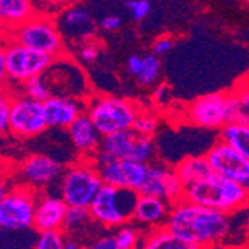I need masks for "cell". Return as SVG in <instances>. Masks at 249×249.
<instances>
[{
	"label": "cell",
	"mask_w": 249,
	"mask_h": 249,
	"mask_svg": "<svg viewBox=\"0 0 249 249\" xmlns=\"http://www.w3.org/2000/svg\"><path fill=\"white\" fill-rule=\"evenodd\" d=\"M164 227L201 249H211L230 236L231 221L227 213L180 198L172 205Z\"/></svg>",
	"instance_id": "cell-1"
},
{
	"label": "cell",
	"mask_w": 249,
	"mask_h": 249,
	"mask_svg": "<svg viewBox=\"0 0 249 249\" xmlns=\"http://www.w3.org/2000/svg\"><path fill=\"white\" fill-rule=\"evenodd\" d=\"M184 198L194 205L233 215L249 206V194L245 188L230 179L212 173L197 184L185 187Z\"/></svg>",
	"instance_id": "cell-2"
},
{
	"label": "cell",
	"mask_w": 249,
	"mask_h": 249,
	"mask_svg": "<svg viewBox=\"0 0 249 249\" xmlns=\"http://www.w3.org/2000/svg\"><path fill=\"white\" fill-rule=\"evenodd\" d=\"M103 185V179L94 161L79 158L64 169L58 180V196L69 208L88 209Z\"/></svg>",
	"instance_id": "cell-3"
},
{
	"label": "cell",
	"mask_w": 249,
	"mask_h": 249,
	"mask_svg": "<svg viewBox=\"0 0 249 249\" xmlns=\"http://www.w3.org/2000/svg\"><path fill=\"white\" fill-rule=\"evenodd\" d=\"M141 110L133 100L115 96H94L85 102V114L102 138L133 128Z\"/></svg>",
	"instance_id": "cell-4"
},
{
	"label": "cell",
	"mask_w": 249,
	"mask_h": 249,
	"mask_svg": "<svg viewBox=\"0 0 249 249\" xmlns=\"http://www.w3.org/2000/svg\"><path fill=\"white\" fill-rule=\"evenodd\" d=\"M9 40L54 58L60 57L64 51L63 35L55 19L48 14L36 12L32 15L27 21L9 32Z\"/></svg>",
	"instance_id": "cell-5"
},
{
	"label": "cell",
	"mask_w": 249,
	"mask_h": 249,
	"mask_svg": "<svg viewBox=\"0 0 249 249\" xmlns=\"http://www.w3.org/2000/svg\"><path fill=\"white\" fill-rule=\"evenodd\" d=\"M136 198L138 194L134 191L103 185L88 211L93 222L100 227L118 230L131 222Z\"/></svg>",
	"instance_id": "cell-6"
},
{
	"label": "cell",
	"mask_w": 249,
	"mask_h": 249,
	"mask_svg": "<svg viewBox=\"0 0 249 249\" xmlns=\"http://www.w3.org/2000/svg\"><path fill=\"white\" fill-rule=\"evenodd\" d=\"M236 102L233 93H211L197 97L187 109V118L196 127L221 130L234 121Z\"/></svg>",
	"instance_id": "cell-7"
},
{
	"label": "cell",
	"mask_w": 249,
	"mask_h": 249,
	"mask_svg": "<svg viewBox=\"0 0 249 249\" xmlns=\"http://www.w3.org/2000/svg\"><path fill=\"white\" fill-rule=\"evenodd\" d=\"M37 197L39 193L24 184L12 185L0 205V229L8 231L32 229Z\"/></svg>",
	"instance_id": "cell-8"
},
{
	"label": "cell",
	"mask_w": 249,
	"mask_h": 249,
	"mask_svg": "<svg viewBox=\"0 0 249 249\" xmlns=\"http://www.w3.org/2000/svg\"><path fill=\"white\" fill-rule=\"evenodd\" d=\"M55 58L30 48L22 47L12 40L6 43V72L8 81L14 84H26L27 81L42 76L50 69Z\"/></svg>",
	"instance_id": "cell-9"
},
{
	"label": "cell",
	"mask_w": 249,
	"mask_h": 249,
	"mask_svg": "<svg viewBox=\"0 0 249 249\" xmlns=\"http://www.w3.org/2000/svg\"><path fill=\"white\" fill-rule=\"evenodd\" d=\"M100 149L106 151L117 160L149 164L155 158L154 139L133 128L106 136L102 141Z\"/></svg>",
	"instance_id": "cell-10"
},
{
	"label": "cell",
	"mask_w": 249,
	"mask_h": 249,
	"mask_svg": "<svg viewBox=\"0 0 249 249\" xmlns=\"http://www.w3.org/2000/svg\"><path fill=\"white\" fill-rule=\"evenodd\" d=\"M48 128L43 105L24 94H14L9 115V133L18 139H30Z\"/></svg>",
	"instance_id": "cell-11"
},
{
	"label": "cell",
	"mask_w": 249,
	"mask_h": 249,
	"mask_svg": "<svg viewBox=\"0 0 249 249\" xmlns=\"http://www.w3.org/2000/svg\"><path fill=\"white\" fill-rule=\"evenodd\" d=\"M205 155L215 175L242 185L249 194V160L221 141H216Z\"/></svg>",
	"instance_id": "cell-12"
},
{
	"label": "cell",
	"mask_w": 249,
	"mask_h": 249,
	"mask_svg": "<svg viewBox=\"0 0 249 249\" xmlns=\"http://www.w3.org/2000/svg\"><path fill=\"white\" fill-rule=\"evenodd\" d=\"M184 190L185 187L179 180L173 167L164 163L152 161L148 166V175L138 191V196L157 197L173 205L184 198Z\"/></svg>",
	"instance_id": "cell-13"
},
{
	"label": "cell",
	"mask_w": 249,
	"mask_h": 249,
	"mask_svg": "<svg viewBox=\"0 0 249 249\" xmlns=\"http://www.w3.org/2000/svg\"><path fill=\"white\" fill-rule=\"evenodd\" d=\"M63 172V164L54 158L43 154H32L19 164V184H24L37 193H43L45 188L58 182Z\"/></svg>",
	"instance_id": "cell-14"
},
{
	"label": "cell",
	"mask_w": 249,
	"mask_h": 249,
	"mask_svg": "<svg viewBox=\"0 0 249 249\" xmlns=\"http://www.w3.org/2000/svg\"><path fill=\"white\" fill-rule=\"evenodd\" d=\"M148 166L149 164L145 163L110 158L109 161L97 166V169L105 185L115 187L120 190H130L138 194L148 175Z\"/></svg>",
	"instance_id": "cell-15"
},
{
	"label": "cell",
	"mask_w": 249,
	"mask_h": 249,
	"mask_svg": "<svg viewBox=\"0 0 249 249\" xmlns=\"http://www.w3.org/2000/svg\"><path fill=\"white\" fill-rule=\"evenodd\" d=\"M170 209L172 203L166 200L151 196H138L131 215V222L143 233L161 229L166 225Z\"/></svg>",
	"instance_id": "cell-16"
},
{
	"label": "cell",
	"mask_w": 249,
	"mask_h": 249,
	"mask_svg": "<svg viewBox=\"0 0 249 249\" xmlns=\"http://www.w3.org/2000/svg\"><path fill=\"white\" fill-rule=\"evenodd\" d=\"M43 115L48 127L67 130L82 114H85V102L75 97L51 96L43 103Z\"/></svg>",
	"instance_id": "cell-17"
},
{
	"label": "cell",
	"mask_w": 249,
	"mask_h": 249,
	"mask_svg": "<svg viewBox=\"0 0 249 249\" xmlns=\"http://www.w3.org/2000/svg\"><path fill=\"white\" fill-rule=\"evenodd\" d=\"M67 208L69 206L66 205L60 196L39 193L35 209L33 227L39 233L63 230Z\"/></svg>",
	"instance_id": "cell-18"
},
{
	"label": "cell",
	"mask_w": 249,
	"mask_h": 249,
	"mask_svg": "<svg viewBox=\"0 0 249 249\" xmlns=\"http://www.w3.org/2000/svg\"><path fill=\"white\" fill-rule=\"evenodd\" d=\"M67 136H69V141L79 158L93 160V157L100 151L103 138L87 114H82L67 128Z\"/></svg>",
	"instance_id": "cell-19"
},
{
	"label": "cell",
	"mask_w": 249,
	"mask_h": 249,
	"mask_svg": "<svg viewBox=\"0 0 249 249\" xmlns=\"http://www.w3.org/2000/svg\"><path fill=\"white\" fill-rule=\"evenodd\" d=\"M61 35L69 36L71 39L81 40L82 43L89 40L94 33V22L89 12L76 5H71L63 9L60 17L55 19Z\"/></svg>",
	"instance_id": "cell-20"
},
{
	"label": "cell",
	"mask_w": 249,
	"mask_h": 249,
	"mask_svg": "<svg viewBox=\"0 0 249 249\" xmlns=\"http://www.w3.org/2000/svg\"><path fill=\"white\" fill-rule=\"evenodd\" d=\"M173 169L184 187L197 184L213 173L206 155H188L173 166Z\"/></svg>",
	"instance_id": "cell-21"
},
{
	"label": "cell",
	"mask_w": 249,
	"mask_h": 249,
	"mask_svg": "<svg viewBox=\"0 0 249 249\" xmlns=\"http://www.w3.org/2000/svg\"><path fill=\"white\" fill-rule=\"evenodd\" d=\"M36 14L33 0H0V24L15 29Z\"/></svg>",
	"instance_id": "cell-22"
},
{
	"label": "cell",
	"mask_w": 249,
	"mask_h": 249,
	"mask_svg": "<svg viewBox=\"0 0 249 249\" xmlns=\"http://www.w3.org/2000/svg\"><path fill=\"white\" fill-rule=\"evenodd\" d=\"M141 249H201L194 243L178 237L166 227L143 233Z\"/></svg>",
	"instance_id": "cell-23"
},
{
	"label": "cell",
	"mask_w": 249,
	"mask_h": 249,
	"mask_svg": "<svg viewBox=\"0 0 249 249\" xmlns=\"http://www.w3.org/2000/svg\"><path fill=\"white\" fill-rule=\"evenodd\" d=\"M237 154L249 160V125L231 121L219 130V139Z\"/></svg>",
	"instance_id": "cell-24"
},
{
	"label": "cell",
	"mask_w": 249,
	"mask_h": 249,
	"mask_svg": "<svg viewBox=\"0 0 249 249\" xmlns=\"http://www.w3.org/2000/svg\"><path fill=\"white\" fill-rule=\"evenodd\" d=\"M160 73H161V64L158 57L154 54H146L142 57V69L136 78H138V82L142 87H152L157 84Z\"/></svg>",
	"instance_id": "cell-25"
},
{
	"label": "cell",
	"mask_w": 249,
	"mask_h": 249,
	"mask_svg": "<svg viewBox=\"0 0 249 249\" xmlns=\"http://www.w3.org/2000/svg\"><path fill=\"white\" fill-rule=\"evenodd\" d=\"M231 93L236 102L234 121L249 125V79L239 82Z\"/></svg>",
	"instance_id": "cell-26"
},
{
	"label": "cell",
	"mask_w": 249,
	"mask_h": 249,
	"mask_svg": "<svg viewBox=\"0 0 249 249\" xmlns=\"http://www.w3.org/2000/svg\"><path fill=\"white\" fill-rule=\"evenodd\" d=\"M114 237L121 249H136L141 248L143 231L139 227H136L133 222H128L115 231Z\"/></svg>",
	"instance_id": "cell-27"
},
{
	"label": "cell",
	"mask_w": 249,
	"mask_h": 249,
	"mask_svg": "<svg viewBox=\"0 0 249 249\" xmlns=\"http://www.w3.org/2000/svg\"><path fill=\"white\" fill-rule=\"evenodd\" d=\"M91 215L89 211L85 208H67L64 224H63V231L66 233H76L81 231L88 222H91Z\"/></svg>",
	"instance_id": "cell-28"
},
{
	"label": "cell",
	"mask_w": 249,
	"mask_h": 249,
	"mask_svg": "<svg viewBox=\"0 0 249 249\" xmlns=\"http://www.w3.org/2000/svg\"><path fill=\"white\" fill-rule=\"evenodd\" d=\"M21 88H22V94L33 100H37L40 103H43L45 100H48L51 97V91L47 82H45L43 76H36L27 81L26 84L21 85Z\"/></svg>",
	"instance_id": "cell-29"
},
{
	"label": "cell",
	"mask_w": 249,
	"mask_h": 249,
	"mask_svg": "<svg viewBox=\"0 0 249 249\" xmlns=\"http://www.w3.org/2000/svg\"><path fill=\"white\" fill-rule=\"evenodd\" d=\"M66 239L67 237L63 230L42 231L36 239L35 249H64Z\"/></svg>",
	"instance_id": "cell-30"
},
{
	"label": "cell",
	"mask_w": 249,
	"mask_h": 249,
	"mask_svg": "<svg viewBox=\"0 0 249 249\" xmlns=\"http://www.w3.org/2000/svg\"><path fill=\"white\" fill-rule=\"evenodd\" d=\"M158 125H160V121L158 118L154 115V112H149V110H141V114L138 115L134 121V125H133V130L139 131L141 134H145V136H152L157 133L158 130Z\"/></svg>",
	"instance_id": "cell-31"
},
{
	"label": "cell",
	"mask_w": 249,
	"mask_h": 249,
	"mask_svg": "<svg viewBox=\"0 0 249 249\" xmlns=\"http://www.w3.org/2000/svg\"><path fill=\"white\" fill-rule=\"evenodd\" d=\"M14 94L11 93V87L0 88V134L9 133V115L11 103Z\"/></svg>",
	"instance_id": "cell-32"
},
{
	"label": "cell",
	"mask_w": 249,
	"mask_h": 249,
	"mask_svg": "<svg viewBox=\"0 0 249 249\" xmlns=\"http://www.w3.org/2000/svg\"><path fill=\"white\" fill-rule=\"evenodd\" d=\"M125 6L130 11L131 17L138 21H142L151 11L149 0H127Z\"/></svg>",
	"instance_id": "cell-33"
},
{
	"label": "cell",
	"mask_w": 249,
	"mask_h": 249,
	"mask_svg": "<svg viewBox=\"0 0 249 249\" xmlns=\"http://www.w3.org/2000/svg\"><path fill=\"white\" fill-rule=\"evenodd\" d=\"M73 0H33L36 12L47 14V11H58L72 5Z\"/></svg>",
	"instance_id": "cell-34"
},
{
	"label": "cell",
	"mask_w": 249,
	"mask_h": 249,
	"mask_svg": "<svg viewBox=\"0 0 249 249\" xmlns=\"http://www.w3.org/2000/svg\"><path fill=\"white\" fill-rule=\"evenodd\" d=\"M84 249H121L114 237V234H102L93 240H89Z\"/></svg>",
	"instance_id": "cell-35"
},
{
	"label": "cell",
	"mask_w": 249,
	"mask_h": 249,
	"mask_svg": "<svg viewBox=\"0 0 249 249\" xmlns=\"http://www.w3.org/2000/svg\"><path fill=\"white\" fill-rule=\"evenodd\" d=\"M99 54H100L99 45L91 40L84 42L79 48V58L85 63H94L99 58Z\"/></svg>",
	"instance_id": "cell-36"
},
{
	"label": "cell",
	"mask_w": 249,
	"mask_h": 249,
	"mask_svg": "<svg viewBox=\"0 0 249 249\" xmlns=\"http://www.w3.org/2000/svg\"><path fill=\"white\" fill-rule=\"evenodd\" d=\"M173 47H175V40L172 39V37H169V36H163V37H160V39H157L155 42H154V45H152V54L154 55H163V54H166V53H169V51H172L173 50Z\"/></svg>",
	"instance_id": "cell-37"
},
{
	"label": "cell",
	"mask_w": 249,
	"mask_h": 249,
	"mask_svg": "<svg viewBox=\"0 0 249 249\" xmlns=\"http://www.w3.org/2000/svg\"><path fill=\"white\" fill-rule=\"evenodd\" d=\"M8 43V42H6ZM6 43H0V88H6L8 85V72H6Z\"/></svg>",
	"instance_id": "cell-38"
},
{
	"label": "cell",
	"mask_w": 249,
	"mask_h": 249,
	"mask_svg": "<svg viewBox=\"0 0 249 249\" xmlns=\"http://www.w3.org/2000/svg\"><path fill=\"white\" fill-rule=\"evenodd\" d=\"M121 18L117 17V15H107V17H103L99 22L100 29H103L105 32H117L120 27H121Z\"/></svg>",
	"instance_id": "cell-39"
},
{
	"label": "cell",
	"mask_w": 249,
	"mask_h": 249,
	"mask_svg": "<svg viewBox=\"0 0 249 249\" xmlns=\"http://www.w3.org/2000/svg\"><path fill=\"white\" fill-rule=\"evenodd\" d=\"M142 69V57L141 55H130L127 58V72L133 76H138Z\"/></svg>",
	"instance_id": "cell-40"
},
{
	"label": "cell",
	"mask_w": 249,
	"mask_h": 249,
	"mask_svg": "<svg viewBox=\"0 0 249 249\" xmlns=\"http://www.w3.org/2000/svg\"><path fill=\"white\" fill-rule=\"evenodd\" d=\"M169 94H170V89L166 84H160V85H157L155 89H154V99L157 103H166V100L169 99Z\"/></svg>",
	"instance_id": "cell-41"
},
{
	"label": "cell",
	"mask_w": 249,
	"mask_h": 249,
	"mask_svg": "<svg viewBox=\"0 0 249 249\" xmlns=\"http://www.w3.org/2000/svg\"><path fill=\"white\" fill-rule=\"evenodd\" d=\"M9 179H8V175L2 173V170H0V205H2V201L5 198V196L8 194L9 191Z\"/></svg>",
	"instance_id": "cell-42"
},
{
	"label": "cell",
	"mask_w": 249,
	"mask_h": 249,
	"mask_svg": "<svg viewBox=\"0 0 249 249\" xmlns=\"http://www.w3.org/2000/svg\"><path fill=\"white\" fill-rule=\"evenodd\" d=\"M64 249H84V246L73 237H67L64 243Z\"/></svg>",
	"instance_id": "cell-43"
},
{
	"label": "cell",
	"mask_w": 249,
	"mask_h": 249,
	"mask_svg": "<svg viewBox=\"0 0 249 249\" xmlns=\"http://www.w3.org/2000/svg\"><path fill=\"white\" fill-rule=\"evenodd\" d=\"M245 248H246V249H249V230H248V233H246V240H245Z\"/></svg>",
	"instance_id": "cell-44"
},
{
	"label": "cell",
	"mask_w": 249,
	"mask_h": 249,
	"mask_svg": "<svg viewBox=\"0 0 249 249\" xmlns=\"http://www.w3.org/2000/svg\"><path fill=\"white\" fill-rule=\"evenodd\" d=\"M240 249H246V248H245V246H243V248H240Z\"/></svg>",
	"instance_id": "cell-45"
},
{
	"label": "cell",
	"mask_w": 249,
	"mask_h": 249,
	"mask_svg": "<svg viewBox=\"0 0 249 249\" xmlns=\"http://www.w3.org/2000/svg\"><path fill=\"white\" fill-rule=\"evenodd\" d=\"M246 2H248V5H249V0H246Z\"/></svg>",
	"instance_id": "cell-46"
},
{
	"label": "cell",
	"mask_w": 249,
	"mask_h": 249,
	"mask_svg": "<svg viewBox=\"0 0 249 249\" xmlns=\"http://www.w3.org/2000/svg\"><path fill=\"white\" fill-rule=\"evenodd\" d=\"M136 249H141V248H136Z\"/></svg>",
	"instance_id": "cell-47"
},
{
	"label": "cell",
	"mask_w": 249,
	"mask_h": 249,
	"mask_svg": "<svg viewBox=\"0 0 249 249\" xmlns=\"http://www.w3.org/2000/svg\"><path fill=\"white\" fill-rule=\"evenodd\" d=\"M248 79H249V76H248Z\"/></svg>",
	"instance_id": "cell-48"
}]
</instances>
